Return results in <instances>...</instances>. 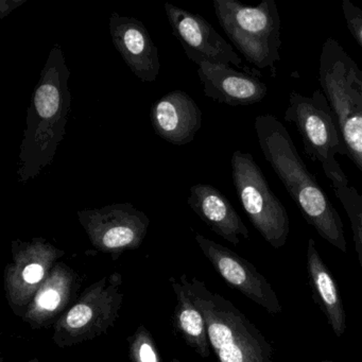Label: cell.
I'll return each mask as SVG.
<instances>
[{
  "label": "cell",
  "mask_w": 362,
  "mask_h": 362,
  "mask_svg": "<svg viewBox=\"0 0 362 362\" xmlns=\"http://www.w3.org/2000/svg\"><path fill=\"white\" fill-rule=\"evenodd\" d=\"M254 128L264 158L285 186L307 223L324 240L346 253L342 219L323 188L307 168L283 122L267 114L255 118Z\"/></svg>",
  "instance_id": "6da1fadb"
},
{
  "label": "cell",
  "mask_w": 362,
  "mask_h": 362,
  "mask_svg": "<svg viewBox=\"0 0 362 362\" xmlns=\"http://www.w3.org/2000/svg\"><path fill=\"white\" fill-rule=\"evenodd\" d=\"M71 71L60 44H54L42 69L27 111L18 156V181L35 179L54 162L66 132L71 110Z\"/></svg>",
  "instance_id": "7a4b0ae2"
},
{
  "label": "cell",
  "mask_w": 362,
  "mask_h": 362,
  "mask_svg": "<svg viewBox=\"0 0 362 362\" xmlns=\"http://www.w3.org/2000/svg\"><path fill=\"white\" fill-rule=\"evenodd\" d=\"M179 281L204 317L218 362H274L270 343L230 300L197 277Z\"/></svg>",
  "instance_id": "3957f363"
},
{
  "label": "cell",
  "mask_w": 362,
  "mask_h": 362,
  "mask_svg": "<svg viewBox=\"0 0 362 362\" xmlns=\"http://www.w3.org/2000/svg\"><path fill=\"white\" fill-rule=\"evenodd\" d=\"M319 82L336 116L347 156L362 173V69L332 37L322 47Z\"/></svg>",
  "instance_id": "277c9868"
},
{
  "label": "cell",
  "mask_w": 362,
  "mask_h": 362,
  "mask_svg": "<svg viewBox=\"0 0 362 362\" xmlns=\"http://www.w3.org/2000/svg\"><path fill=\"white\" fill-rule=\"evenodd\" d=\"M220 26L247 62L276 75L281 60V16L274 0L247 6L236 0H214Z\"/></svg>",
  "instance_id": "5b68a950"
},
{
  "label": "cell",
  "mask_w": 362,
  "mask_h": 362,
  "mask_svg": "<svg viewBox=\"0 0 362 362\" xmlns=\"http://www.w3.org/2000/svg\"><path fill=\"white\" fill-rule=\"evenodd\" d=\"M284 118L296 126L305 152L321 165L332 189L349 185V177L337 160L338 156H347L346 148L336 116L324 93L315 90L311 96L290 93Z\"/></svg>",
  "instance_id": "8992f818"
},
{
  "label": "cell",
  "mask_w": 362,
  "mask_h": 362,
  "mask_svg": "<svg viewBox=\"0 0 362 362\" xmlns=\"http://www.w3.org/2000/svg\"><path fill=\"white\" fill-rule=\"evenodd\" d=\"M124 296V279L119 272L88 286L54 324V344L65 349L105 334L119 317Z\"/></svg>",
  "instance_id": "52a82bcc"
},
{
  "label": "cell",
  "mask_w": 362,
  "mask_h": 362,
  "mask_svg": "<svg viewBox=\"0 0 362 362\" xmlns=\"http://www.w3.org/2000/svg\"><path fill=\"white\" fill-rule=\"evenodd\" d=\"M230 166L237 196L250 221L271 247L281 249L290 232L287 209L271 189L251 153L237 150Z\"/></svg>",
  "instance_id": "ba28073f"
},
{
  "label": "cell",
  "mask_w": 362,
  "mask_h": 362,
  "mask_svg": "<svg viewBox=\"0 0 362 362\" xmlns=\"http://www.w3.org/2000/svg\"><path fill=\"white\" fill-rule=\"evenodd\" d=\"M11 252L12 262L4 272V287L10 308L14 315L22 317L65 251L45 238L37 237L29 241H12Z\"/></svg>",
  "instance_id": "9c48e42d"
},
{
  "label": "cell",
  "mask_w": 362,
  "mask_h": 362,
  "mask_svg": "<svg viewBox=\"0 0 362 362\" xmlns=\"http://www.w3.org/2000/svg\"><path fill=\"white\" fill-rule=\"evenodd\" d=\"M78 220L93 247L117 259L126 251L139 249L147 236L150 219L131 203L77 211Z\"/></svg>",
  "instance_id": "30bf717a"
},
{
  "label": "cell",
  "mask_w": 362,
  "mask_h": 362,
  "mask_svg": "<svg viewBox=\"0 0 362 362\" xmlns=\"http://www.w3.org/2000/svg\"><path fill=\"white\" fill-rule=\"evenodd\" d=\"M194 239L201 252L228 286L238 290L269 313H281L283 307L276 292L253 264L203 235L196 234Z\"/></svg>",
  "instance_id": "8fae6325"
},
{
  "label": "cell",
  "mask_w": 362,
  "mask_h": 362,
  "mask_svg": "<svg viewBox=\"0 0 362 362\" xmlns=\"http://www.w3.org/2000/svg\"><path fill=\"white\" fill-rule=\"evenodd\" d=\"M167 18L173 35L181 43L186 56L196 63L241 66L243 59L233 46L200 14L192 13L170 3L165 4Z\"/></svg>",
  "instance_id": "7c38bea8"
},
{
  "label": "cell",
  "mask_w": 362,
  "mask_h": 362,
  "mask_svg": "<svg viewBox=\"0 0 362 362\" xmlns=\"http://www.w3.org/2000/svg\"><path fill=\"white\" fill-rule=\"evenodd\" d=\"M110 35L117 52L133 74L143 82H154L160 71L158 50L141 21L112 13Z\"/></svg>",
  "instance_id": "4fadbf2b"
},
{
  "label": "cell",
  "mask_w": 362,
  "mask_h": 362,
  "mask_svg": "<svg viewBox=\"0 0 362 362\" xmlns=\"http://www.w3.org/2000/svg\"><path fill=\"white\" fill-rule=\"evenodd\" d=\"M198 76L204 95L232 107L255 105L266 98L268 86L255 76L235 71L230 65L202 62Z\"/></svg>",
  "instance_id": "5bb4252c"
},
{
  "label": "cell",
  "mask_w": 362,
  "mask_h": 362,
  "mask_svg": "<svg viewBox=\"0 0 362 362\" xmlns=\"http://www.w3.org/2000/svg\"><path fill=\"white\" fill-rule=\"evenodd\" d=\"M79 287L78 273L64 262H58L21 319L33 329L54 325L69 309Z\"/></svg>",
  "instance_id": "9a60e30c"
},
{
  "label": "cell",
  "mask_w": 362,
  "mask_h": 362,
  "mask_svg": "<svg viewBox=\"0 0 362 362\" xmlns=\"http://www.w3.org/2000/svg\"><path fill=\"white\" fill-rule=\"evenodd\" d=\"M154 132L168 143H192L202 126V112L196 101L183 90H173L152 105L150 111Z\"/></svg>",
  "instance_id": "2e32d148"
},
{
  "label": "cell",
  "mask_w": 362,
  "mask_h": 362,
  "mask_svg": "<svg viewBox=\"0 0 362 362\" xmlns=\"http://www.w3.org/2000/svg\"><path fill=\"white\" fill-rule=\"evenodd\" d=\"M187 204L214 233L228 243L238 245L241 239H249V230L240 216L228 199L214 186H192Z\"/></svg>",
  "instance_id": "e0dca14e"
},
{
  "label": "cell",
  "mask_w": 362,
  "mask_h": 362,
  "mask_svg": "<svg viewBox=\"0 0 362 362\" xmlns=\"http://www.w3.org/2000/svg\"><path fill=\"white\" fill-rule=\"evenodd\" d=\"M307 272L313 296L327 319L337 337H342L346 330V313L338 286L329 269L322 259L315 241L307 243Z\"/></svg>",
  "instance_id": "ac0fdd59"
},
{
  "label": "cell",
  "mask_w": 362,
  "mask_h": 362,
  "mask_svg": "<svg viewBox=\"0 0 362 362\" xmlns=\"http://www.w3.org/2000/svg\"><path fill=\"white\" fill-rule=\"evenodd\" d=\"M170 285L175 292V303L173 326L184 342L202 358L211 354L206 322L200 309L196 306L179 279L171 277Z\"/></svg>",
  "instance_id": "d6986e66"
},
{
  "label": "cell",
  "mask_w": 362,
  "mask_h": 362,
  "mask_svg": "<svg viewBox=\"0 0 362 362\" xmlns=\"http://www.w3.org/2000/svg\"><path fill=\"white\" fill-rule=\"evenodd\" d=\"M332 190L349 217L358 262L362 268V194L351 185Z\"/></svg>",
  "instance_id": "ffe728a7"
},
{
  "label": "cell",
  "mask_w": 362,
  "mask_h": 362,
  "mask_svg": "<svg viewBox=\"0 0 362 362\" xmlns=\"http://www.w3.org/2000/svg\"><path fill=\"white\" fill-rule=\"evenodd\" d=\"M128 343L131 362H163L156 340L145 325L136 328Z\"/></svg>",
  "instance_id": "44dd1931"
},
{
  "label": "cell",
  "mask_w": 362,
  "mask_h": 362,
  "mask_svg": "<svg viewBox=\"0 0 362 362\" xmlns=\"http://www.w3.org/2000/svg\"><path fill=\"white\" fill-rule=\"evenodd\" d=\"M341 10L346 23L347 29L357 42L358 45L362 48V10L355 4L351 3V0H342Z\"/></svg>",
  "instance_id": "7402d4cb"
},
{
  "label": "cell",
  "mask_w": 362,
  "mask_h": 362,
  "mask_svg": "<svg viewBox=\"0 0 362 362\" xmlns=\"http://www.w3.org/2000/svg\"><path fill=\"white\" fill-rule=\"evenodd\" d=\"M26 1L27 0H0V20L7 18Z\"/></svg>",
  "instance_id": "603a6c76"
},
{
  "label": "cell",
  "mask_w": 362,
  "mask_h": 362,
  "mask_svg": "<svg viewBox=\"0 0 362 362\" xmlns=\"http://www.w3.org/2000/svg\"><path fill=\"white\" fill-rule=\"evenodd\" d=\"M171 362H183V361H181V360H180V359H177V358H173V359L171 360Z\"/></svg>",
  "instance_id": "cb8c5ba5"
},
{
  "label": "cell",
  "mask_w": 362,
  "mask_h": 362,
  "mask_svg": "<svg viewBox=\"0 0 362 362\" xmlns=\"http://www.w3.org/2000/svg\"><path fill=\"white\" fill-rule=\"evenodd\" d=\"M322 362H334V361H330V360H323V361Z\"/></svg>",
  "instance_id": "d4e9b609"
},
{
  "label": "cell",
  "mask_w": 362,
  "mask_h": 362,
  "mask_svg": "<svg viewBox=\"0 0 362 362\" xmlns=\"http://www.w3.org/2000/svg\"><path fill=\"white\" fill-rule=\"evenodd\" d=\"M0 362H5V361H4V358L3 357L0 358Z\"/></svg>",
  "instance_id": "484cf974"
}]
</instances>
